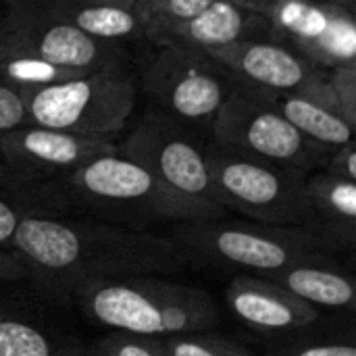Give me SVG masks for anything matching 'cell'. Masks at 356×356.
Masks as SVG:
<instances>
[{
    "label": "cell",
    "mask_w": 356,
    "mask_h": 356,
    "mask_svg": "<svg viewBox=\"0 0 356 356\" xmlns=\"http://www.w3.org/2000/svg\"><path fill=\"white\" fill-rule=\"evenodd\" d=\"M13 250L25 261L38 292L63 307H71L79 290L100 282L165 277L186 269V259L169 236L81 215L25 219L13 238Z\"/></svg>",
    "instance_id": "obj_1"
},
{
    "label": "cell",
    "mask_w": 356,
    "mask_h": 356,
    "mask_svg": "<svg viewBox=\"0 0 356 356\" xmlns=\"http://www.w3.org/2000/svg\"><path fill=\"white\" fill-rule=\"evenodd\" d=\"M73 305L96 325L146 338L215 332L221 323L219 305L207 290L163 275L100 282L79 290Z\"/></svg>",
    "instance_id": "obj_2"
},
{
    "label": "cell",
    "mask_w": 356,
    "mask_h": 356,
    "mask_svg": "<svg viewBox=\"0 0 356 356\" xmlns=\"http://www.w3.org/2000/svg\"><path fill=\"white\" fill-rule=\"evenodd\" d=\"M71 213L117 227L150 232L152 227L186 223L179 204L165 188L131 159L111 152L54 179Z\"/></svg>",
    "instance_id": "obj_3"
},
{
    "label": "cell",
    "mask_w": 356,
    "mask_h": 356,
    "mask_svg": "<svg viewBox=\"0 0 356 356\" xmlns=\"http://www.w3.org/2000/svg\"><path fill=\"white\" fill-rule=\"evenodd\" d=\"M207 144V140L146 104L129 121L117 150L142 165L165 188L184 211L186 223H196L225 219L227 213L215 198Z\"/></svg>",
    "instance_id": "obj_4"
},
{
    "label": "cell",
    "mask_w": 356,
    "mask_h": 356,
    "mask_svg": "<svg viewBox=\"0 0 356 356\" xmlns=\"http://www.w3.org/2000/svg\"><path fill=\"white\" fill-rule=\"evenodd\" d=\"M169 238L181 250L186 265L232 275H267L298 263L334 257L323 252L302 227H280L259 221L177 223Z\"/></svg>",
    "instance_id": "obj_5"
},
{
    "label": "cell",
    "mask_w": 356,
    "mask_h": 356,
    "mask_svg": "<svg viewBox=\"0 0 356 356\" xmlns=\"http://www.w3.org/2000/svg\"><path fill=\"white\" fill-rule=\"evenodd\" d=\"M21 94L29 125L100 140H115L127 129L140 98L129 58Z\"/></svg>",
    "instance_id": "obj_6"
},
{
    "label": "cell",
    "mask_w": 356,
    "mask_h": 356,
    "mask_svg": "<svg viewBox=\"0 0 356 356\" xmlns=\"http://www.w3.org/2000/svg\"><path fill=\"white\" fill-rule=\"evenodd\" d=\"M146 44L134 65L138 90L150 106L209 142L213 121L238 81L207 52Z\"/></svg>",
    "instance_id": "obj_7"
},
{
    "label": "cell",
    "mask_w": 356,
    "mask_h": 356,
    "mask_svg": "<svg viewBox=\"0 0 356 356\" xmlns=\"http://www.w3.org/2000/svg\"><path fill=\"white\" fill-rule=\"evenodd\" d=\"M209 142L302 173L321 171L336 150L302 136L265 94L240 83L217 113Z\"/></svg>",
    "instance_id": "obj_8"
},
{
    "label": "cell",
    "mask_w": 356,
    "mask_h": 356,
    "mask_svg": "<svg viewBox=\"0 0 356 356\" xmlns=\"http://www.w3.org/2000/svg\"><path fill=\"white\" fill-rule=\"evenodd\" d=\"M207 163L217 202L250 221L300 227L305 184L311 173L277 167L236 150L207 144Z\"/></svg>",
    "instance_id": "obj_9"
},
{
    "label": "cell",
    "mask_w": 356,
    "mask_h": 356,
    "mask_svg": "<svg viewBox=\"0 0 356 356\" xmlns=\"http://www.w3.org/2000/svg\"><path fill=\"white\" fill-rule=\"evenodd\" d=\"M0 48L75 75L129 58L125 46L88 38L23 0H4V10L0 13Z\"/></svg>",
    "instance_id": "obj_10"
},
{
    "label": "cell",
    "mask_w": 356,
    "mask_h": 356,
    "mask_svg": "<svg viewBox=\"0 0 356 356\" xmlns=\"http://www.w3.org/2000/svg\"><path fill=\"white\" fill-rule=\"evenodd\" d=\"M207 54L219 60L248 90L269 96L298 94L325 104L338 115L327 83L330 71L277 40H246Z\"/></svg>",
    "instance_id": "obj_11"
},
{
    "label": "cell",
    "mask_w": 356,
    "mask_h": 356,
    "mask_svg": "<svg viewBox=\"0 0 356 356\" xmlns=\"http://www.w3.org/2000/svg\"><path fill=\"white\" fill-rule=\"evenodd\" d=\"M271 23V40L294 48L325 71L356 63L353 8L323 0H284Z\"/></svg>",
    "instance_id": "obj_12"
},
{
    "label": "cell",
    "mask_w": 356,
    "mask_h": 356,
    "mask_svg": "<svg viewBox=\"0 0 356 356\" xmlns=\"http://www.w3.org/2000/svg\"><path fill=\"white\" fill-rule=\"evenodd\" d=\"M117 152L115 140L83 138L40 125H21L0 134V165L19 177L54 181L83 163Z\"/></svg>",
    "instance_id": "obj_13"
},
{
    "label": "cell",
    "mask_w": 356,
    "mask_h": 356,
    "mask_svg": "<svg viewBox=\"0 0 356 356\" xmlns=\"http://www.w3.org/2000/svg\"><path fill=\"white\" fill-rule=\"evenodd\" d=\"M225 309L244 327L269 340L315 327L321 311L261 275H232L225 288Z\"/></svg>",
    "instance_id": "obj_14"
},
{
    "label": "cell",
    "mask_w": 356,
    "mask_h": 356,
    "mask_svg": "<svg viewBox=\"0 0 356 356\" xmlns=\"http://www.w3.org/2000/svg\"><path fill=\"white\" fill-rule=\"evenodd\" d=\"M300 227L327 254L353 252L356 246V184L315 171L305 184Z\"/></svg>",
    "instance_id": "obj_15"
},
{
    "label": "cell",
    "mask_w": 356,
    "mask_h": 356,
    "mask_svg": "<svg viewBox=\"0 0 356 356\" xmlns=\"http://www.w3.org/2000/svg\"><path fill=\"white\" fill-rule=\"evenodd\" d=\"M273 33L271 17L240 8L229 0H215L200 15L179 25L161 29L146 42L213 52L246 40H267Z\"/></svg>",
    "instance_id": "obj_16"
},
{
    "label": "cell",
    "mask_w": 356,
    "mask_h": 356,
    "mask_svg": "<svg viewBox=\"0 0 356 356\" xmlns=\"http://www.w3.org/2000/svg\"><path fill=\"white\" fill-rule=\"evenodd\" d=\"M296 298L315 307L317 311H355V282L353 275L338 265L334 257L298 263L267 275Z\"/></svg>",
    "instance_id": "obj_17"
},
{
    "label": "cell",
    "mask_w": 356,
    "mask_h": 356,
    "mask_svg": "<svg viewBox=\"0 0 356 356\" xmlns=\"http://www.w3.org/2000/svg\"><path fill=\"white\" fill-rule=\"evenodd\" d=\"M35 10L63 21L88 38L98 42L125 46L127 42H146L142 21L131 6L106 4H75L63 0H23Z\"/></svg>",
    "instance_id": "obj_18"
},
{
    "label": "cell",
    "mask_w": 356,
    "mask_h": 356,
    "mask_svg": "<svg viewBox=\"0 0 356 356\" xmlns=\"http://www.w3.org/2000/svg\"><path fill=\"white\" fill-rule=\"evenodd\" d=\"M73 215L54 181H33L0 165V246L13 248L19 225L31 217Z\"/></svg>",
    "instance_id": "obj_19"
},
{
    "label": "cell",
    "mask_w": 356,
    "mask_h": 356,
    "mask_svg": "<svg viewBox=\"0 0 356 356\" xmlns=\"http://www.w3.org/2000/svg\"><path fill=\"white\" fill-rule=\"evenodd\" d=\"M265 96L309 140L327 148H340L344 144L355 142V127L348 125L340 115H336L325 104L298 94Z\"/></svg>",
    "instance_id": "obj_20"
},
{
    "label": "cell",
    "mask_w": 356,
    "mask_h": 356,
    "mask_svg": "<svg viewBox=\"0 0 356 356\" xmlns=\"http://www.w3.org/2000/svg\"><path fill=\"white\" fill-rule=\"evenodd\" d=\"M0 356H83V348L44 325L0 311Z\"/></svg>",
    "instance_id": "obj_21"
},
{
    "label": "cell",
    "mask_w": 356,
    "mask_h": 356,
    "mask_svg": "<svg viewBox=\"0 0 356 356\" xmlns=\"http://www.w3.org/2000/svg\"><path fill=\"white\" fill-rule=\"evenodd\" d=\"M315 327L286 338L269 340L265 356H356L353 334L348 336L315 334L313 332Z\"/></svg>",
    "instance_id": "obj_22"
},
{
    "label": "cell",
    "mask_w": 356,
    "mask_h": 356,
    "mask_svg": "<svg viewBox=\"0 0 356 356\" xmlns=\"http://www.w3.org/2000/svg\"><path fill=\"white\" fill-rule=\"evenodd\" d=\"M215 0H136L134 10L142 21L146 40L161 29L179 25L200 15Z\"/></svg>",
    "instance_id": "obj_23"
},
{
    "label": "cell",
    "mask_w": 356,
    "mask_h": 356,
    "mask_svg": "<svg viewBox=\"0 0 356 356\" xmlns=\"http://www.w3.org/2000/svg\"><path fill=\"white\" fill-rule=\"evenodd\" d=\"M159 340L167 356H257L242 342L217 332L181 334Z\"/></svg>",
    "instance_id": "obj_24"
},
{
    "label": "cell",
    "mask_w": 356,
    "mask_h": 356,
    "mask_svg": "<svg viewBox=\"0 0 356 356\" xmlns=\"http://www.w3.org/2000/svg\"><path fill=\"white\" fill-rule=\"evenodd\" d=\"M83 356H167L159 338L108 332L83 348Z\"/></svg>",
    "instance_id": "obj_25"
},
{
    "label": "cell",
    "mask_w": 356,
    "mask_h": 356,
    "mask_svg": "<svg viewBox=\"0 0 356 356\" xmlns=\"http://www.w3.org/2000/svg\"><path fill=\"white\" fill-rule=\"evenodd\" d=\"M327 83L334 96L338 115L348 123L356 125V63L336 67L327 73Z\"/></svg>",
    "instance_id": "obj_26"
},
{
    "label": "cell",
    "mask_w": 356,
    "mask_h": 356,
    "mask_svg": "<svg viewBox=\"0 0 356 356\" xmlns=\"http://www.w3.org/2000/svg\"><path fill=\"white\" fill-rule=\"evenodd\" d=\"M21 125H29L23 94L21 90L0 81V134L17 129Z\"/></svg>",
    "instance_id": "obj_27"
},
{
    "label": "cell",
    "mask_w": 356,
    "mask_h": 356,
    "mask_svg": "<svg viewBox=\"0 0 356 356\" xmlns=\"http://www.w3.org/2000/svg\"><path fill=\"white\" fill-rule=\"evenodd\" d=\"M334 177H340V179H346V181H355L356 184V146L355 142L350 144H344L340 148H336L325 167L321 169Z\"/></svg>",
    "instance_id": "obj_28"
},
{
    "label": "cell",
    "mask_w": 356,
    "mask_h": 356,
    "mask_svg": "<svg viewBox=\"0 0 356 356\" xmlns=\"http://www.w3.org/2000/svg\"><path fill=\"white\" fill-rule=\"evenodd\" d=\"M0 282H29V271L21 254L0 246Z\"/></svg>",
    "instance_id": "obj_29"
},
{
    "label": "cell",
    "mask_w": 356,
    "mask_h": 356,
    "mask_svg": "<svg viewBox=\"0 0 356 356\" xmlns=\"http://www.w3.org/2000/svg\"><path fill=\"white\" fill-rule=\"evenodd\" d=\"M232 4L240 6V8H246V10H252V13H259V15H265V17H271L284 0H229Z\"/></svg>",
    "instance_id": "obj_30"
},
{
    "label": "cell",
    "mask_w": 356,
    "mask_h": 356,
    "mask_svg": "<svg viewBox=\"0 0 356 356\" xmlns=\"http://www.w3.org/2000/svg\"><path fill=\"white\" fill-rule=\"evenodd\" d=\"M63 2H75V4H106V6H131L136 0H63Z\"/></svg>",
    "instance_id": "obj_31"
},
{
    "label": "cell",
    "mask_w": 356,
    "mask_h": 356,
    "mask_svg": "<svg viewBox=\"0 0 356 356\" xmlns=\"http://www.w3.org/2000/svg\"><path fill=\"white\" fill-rule=\"evenodd\" d=\"M323 2H334V4H342L346 8H353L356 10V0H323Z\"/></svg>",
    "instance_id": "obj_32"
}]
</instances>
